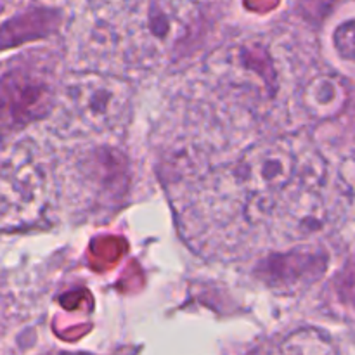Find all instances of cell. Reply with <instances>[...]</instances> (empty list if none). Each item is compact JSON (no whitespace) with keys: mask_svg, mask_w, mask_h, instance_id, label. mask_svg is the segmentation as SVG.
<instances>
[{"mask_svg":"<svg viewBox=\"0 0 355 355\" xmlns=\"http://www.w3.org/2000/svg\"><path fill=\"white\" fill-rule=\"evenodd\" d=\"M302 177L298 155L288 139L263 142L248 149L232 168L225 170L222 182L232 191L245 222L260 225L276 222L288 196Z\"/></svg>","mask_w":355,"mask_h":355,"instance_id":"cell-1","label":"cell"},{"mask_svg":"<svg viewBox=\"0 0 355 355\" xmlns=\"http://www.w3.org/2000/svg\"><path fill=\"white\" fill-rule=\"evenodd\" d=\"M130 87L99 73H82L66 83L62 107L82 130L103 132L120 127L130 107Z\"/></svg>","mask_w":355,"mask_h":355,"instance_id":"cell-4","label":"cell"},{"mask_svg":"<svg viewBox=\"0 0 355 355\" xmlns=\"http://www.w3.org/2000/svg\"><path fill=\"white\" fill-rule=\"evenodd\" d=\"M52 205L47 163L31 142L0 153V232L35 227Z\"/></svg>","mask_w":355,"mask_h":355,"instance_id":"cell-2","label":"cell"},{"mask_svg":"<svg viewBox=\"0 0 355 355\" xmlns=\"http://www.w3.org/2000/svg\"><path fill=\"white\" fill-rule=\"evenodd\" d=\"M58 92L55 68L37 54L0 62V125L17 127L45 116Z\"/></svg>","mask_w":355,"mask_h":355,"instance_id":"cell-3","label":"cell"},{"mask_svg":"<svg viewBox=\"0 0 355 355\" xmlns=\"http://www.w3.org/2000/svg\"><path fill=\"white\" fill-rule=\"evenodd\" d=\"M144 30L149 35V40L153 42L151 52H166V49L172 45L170 38L173 35V17L159 0H149L144 17Z\"/></svg>","mask_w":355,"mask_h":355,"instance_id":"cell-10","label":"cell"},{"mask_svg":"<svg viewBox=\"0 0 355 355\" xmlns=\"http://www.w3.org/2000/svg\"><path fill=\"white\" fill-rule=\"evenodd\" d=\"M354 293H355V291H354ZM354 302H355V295H354ZM355 305V304H354Z\"/></svg>","mask_w":355,"mask_h":355,"instance_id":"cell-12","label":"cell"},{"mask_svg":"<svg viewBox=\"0 0 355 355\" xmlns=\"http://www.w3.org/2000/svg\"><path fill=\"white\" fill-rule=\"evenodd\" d=\"M343 90L336 78L321 76L305 90V104L315 116H329L342 106Z\"/></svg>","mask_w":355,"mask_h":355,"instance_id":"cell-9","label":"cell"},{"mask_svg":"<svg viewBox=\"0 0 355 355\" xmlns=\"http://www.w3.org/2000/svg\"><path fill=\"white\" fill-rule=\"evenodd\" d=\"M326 269V260L318 253H290L272 259L263 277L270 286H297L312 283Z\"/></svg>","mask_w":355,"mask_h":355,"instance_id":"cell-7","label":"cell"},{"mask_svg":"<svg viewBox=\"0 0 355 355\" xmlns=\"http://www.w3.org/2000/svg\"><path fill=\"white\" fill-rule=\"evenodd\" d=\"M270 355H340L333 340L324 331L304 328L288 335Z\"/></svg>","mask_w":355,"mask_h":355,"instance_id":"cell-8","label":"cell"},{"mask_svg":"<svg viewBox=\"0 0 355 355\" xmlns=\"http://www.w3.org/2000/svg\"><path fill=\"white\" fill-rule=\"evenodd\" d=\"M83 165V179L87 180L92 194L103 200L107 194V200H120L121 193L127 182V173H125V163L120 155L107 149L96 151L92 156L82 163Z\"/></svg>","mask_w":355,"mask_h":355,"instance_id":"cell-6","label":"cell"},{"mask_svg":"<svg viewBox=\"0 0 355 355\" xmlns=\"http://www.w3.org/2000/svg\"><path fill=\"white\" fill-rule=\"evenodd\" d=\"M61 10L52 7H30L0 24V51L23 42L44 38L61 24Z\"/></svg>","mask_w":355,"mask_h":355,"instance_id":"cell-5","label":"cell"},{"mask_svg":"<svg viewBox=\"0 0 355 355\" xmlns=\"http://www.w3.org/2000/svg\"><path fill=\"white\" fill-rule=\"evenodd\" d=\"M333 42L343 59L355 62V19L340 24L333 35Z\"/></svg>","mask_w":355,"mask_h":355,"instance_id":"cell-11","label":"cell"}]
</instances>
